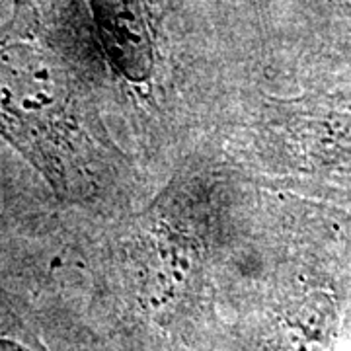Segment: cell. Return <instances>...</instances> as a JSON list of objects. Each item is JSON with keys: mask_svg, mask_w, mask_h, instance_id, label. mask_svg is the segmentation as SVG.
<instances>
[{"mask_svg": "<svg viewBox=\"0 0 351 351\" xmlns=\"http://www.w3.org/2000/svg\"><path fill=\"white\" fill-rule=\"evenodd\" d=\"M0 135L57 193H75L88 141L76 80L32 0H14L10 18L0 24Z\"/></svg>", "mask_w": 351, "mask_h": 351, "instance_id": "6da1fadb", "label": "cell"}, {"mask_svg": "<svg viewBox=\"0 0 351 351\" xmlns=\"http://www.w3.org/2000/svg\"><path fill=\"white\" fill-rule=\"evenodd\" d=\"M88 8L115 69L131 80H145L154 63L147 0H88Z\"/></svg>", "mask_w": 351, "mask_h": 351, "instance_id": "7a4b0ae2", "label": "cell"}, {"mask_svg": "<svg viewBox=\"0 0 351 351\" xmlns=\"http://www.w3.org/2000/svg\"><path fill=\"white\" fill-rule=\"evenodd\" d=\"M0 351H43L32 338L0 313Z\"/></svg>", "mask_w": 351, "mask_h": 351, "instance_id": "3957f363", "label": "cell"}]
</instances>
